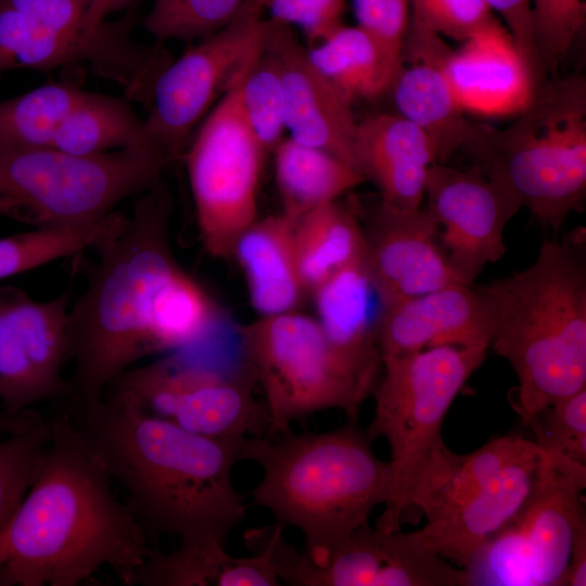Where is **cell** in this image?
<instances>
[{"label": "cell", "instance_id": "obj_1", "mask_svg": "<svg viewBox=\"0 0 586 586\" xmlns=\"http://www.w3.org/2000/svg\"><path fill=\"white\" fill-rule=\"evenodd\" d=\"M173 196L166 182L136 195L123 227L97 246L84 293L67 316V399L100 400L141 359L204 339L220 309L176 262L168 242Z\"/></svg>", "mask_w": 586, "mask_h": 586}, {"label": "cell", "instance_id": "obj_2", "mask_svg": "<svg viewBox=\"0 0 586 586\" xmlns=\"http://www.w3.org/2000/svg\"><path fill=\"white\" fill-rule=\"evenodd\" d=\"M36 477L0 534L9 586H76L110 566L124 585L152 549L101 460L62 408Z\"/></svg>", "mask_w": 586, "mask_h": 586}, {"label": "cell", "instance_id": "obj_3", "mask_svg": "<svg viewBox=\"0 0 586 586\" xmlns=\"http://www.w3.org/2000/svg\"><path fill=\"white\" fill-rule=\"evenodd\" d=\"M63 400L149 536L224 543L243 522L246 507L231 475L242 437L201 436L104 397L91 404Z\"/></svg>", "mask_w": 586, "mask_h": 586}, {"label": "cell", "instance_id": "obj_4", "mask_svg": "<svg viewBox=\"0 0 586 586\" xmlns=\"http://www.w3.org/2000/svg\"><path fill=\"white\" fill-rule=\"evenodd\" d=\"M492 321L491 345L513 368L512 408L524 423L586 387V231L545 240L535 262L479 286Z\"/></svg>", "mask_w": 586, "mask_h": 586}, {"label": "cell", "instance_id": "obj_5", "mask_svg": "<svg viewBox=\"0 0 586 586\" xmlns=\"http://www.w3.org/2000/svg\"><path fill=\"white\" fill-rule=\"evenodd\" d=\"M245 436L238 461L260 466L263 479L252 489V505L271 512L276 523L294 526L306 540V553L321 564L361 525L391 492L387 461L372 450L356 420L320 433Z\"/></svg>", "mask_w": 586, "mask_h": 586}, {"label": "cell", "instance_id": "obj_6", "mask_svg": "<svg viewBox=\"0 0 586 586\" xmlns=\"http://www.w3.org/2000/svg\"><path fill=\"white\" fill-rule=\"evenodd\" d=\"M507 128L471 122L461 146L471 167L510 191L556 233L586 199V79L555 75L536 85Z\"/></svg>", "mask_w": 586, "mask_h": 586}, {"label": "cell", "instance_id": "obj_7", "mask_svg": "<svg viewBox=\"0 0 586 586\" xmlns=\"http://www.w3.org/2000/svg\"><path fill=\"white\" fill-rule=\"evenodd\" d=\"M485 356V348L441 345L382 360L366 431L388 444L391 492L375 527L397 531L411 515L415 492L449 450L442 436L445 416Z\"/></svg>", "mask_w": 586, "mask_h": 586}, {"label": "cell", "instance_id": "obj_8", "mask_svg": "<svg viewBox=\"0 0 586 586\" xmlns=\"http://www.w3.org/2000/svg\"><path fill=\"white\" fill-rule=\"evenodd\" d=\"M168 165L155 148L76 155L0 146V215L35 228L92 222L162 180Z\"/></svg>", "mask_w": 586, "mask_h": 586}, {"label": "cell", "instance_id": "obj_9", "mask_svg": "<svg viewBox=\"0 0 586 586\" xmlns=\"http://www.w3.org/2000/svg\"><path fill=\"white\" fill-rule=\"evenodd\" d=\"M92 0H0V73L17 68L49 72L87 64L148 109L158 74L173 60L161 47L131 39L130 11L98 29L87 23Z\"/></svg>", "mask_w": 586, "mask_h": 586}, {"label": "cell", "instance_id": "obj_10", "mask_svg": "<svg viewBox=\"0 0 586 586\" xmlns=\"http://www.w3.org/2000/svg\"><path fill=\"white\" fill-rule=\"evenodd\" d=\"M540 449L523 506L461 568L467 586H564L575 539L586 530V466Z\"/></svg>", "mask_w": 586, "mask_h": 586}, {"label": "cell", "instance_id": "obj_11", "mask_svg": "<svg viewBox=\"0 0 586 586\" xmlns=\"http://www.w3.org/2000/svg\"><path fill=\"white\" fill-rule=\"evenodd\" d=\"M247 367L265 394L268 436L324 409L356 420L372 394L342 362L317 319L295 310L264 316L239 329Z\"/></svg>", "mask_w": 586, "mask_h": 586}, {"label": "cell", "instance_id": "obj_12", "mask_svg": "<svg viewBox=\"0 0 586 586\" xmlns=\"http://www.w3.org/2000/svg\"><path fill=\"white\" fill-rule=\"evenodd\" d=\"M241 78L206 114L182 155L201 242L221 259L232 256L239 237L257 219L266 154L241 109Z\"/></svg>", "mask_w": 586, "mask_h": 586}, {"label": "cell", "instance_id": "obj_13", "mask_svg": "<svg viewBox=\"0 0 586 586\" xmlns=\"http://www.w3.org/2000/svg\"><path fill=\"white\" fill-rule=\"evenodd\" d=\"M254 382L250 369L228 375L170 356L124 371L102 397L209 438L268 436L269 416L253 396Z\"/></svg>", "mask_w": 586, "mask_h": 586}, {"label": "cell", "instance_id": "obj_14", "mask_svg": "<svg viewBox=\"0 0 586 586\" xmlns=\"http://www.w3.org/2000/svg\"><path fill=\"white\" fill-rule=\"evenodd\" d=\"M246 0L225 27L200 39L156 77L144 129L170 164L182 158L195 129L260 51L268 18Z\"/></svg>", "mask_w": 586, "mask_h": 586}, {"label": "cell", "instance_id": "obj_15", "mask_svg": "<svg viewBox=\"0 0 586 586\" xmlns=\"http://www.w3.org/2000/svg\"><path fill=\"white\" fill-rule=\"evenodd\" d=\"M277 576L294 586H467L466 574L412 532L359 526L326 562L315 564L281 533L268 542Z\"/></svg>", "mask_w": 586, "mask_h": 586}, {"label": "cell", "instance_id": "obj_16", "mask_svg": "<svg viewBox=\"0 0 586 586\" xmlns=\"http://www.w3.org/2000/svg\"><path fill=\"white\" fill-rule=\"evenodd\" d=\"M68 290L37 301L25 291L0 285V402L17 417L36 403L64 399L69 383L67 361Z\"/></svg>", "mask_w": 586, "mask_h": 586}, {"label": "cell", "instance_id": "obj_17", "mask_svg": "<svg viewBox=\"0 0 586 586\" xmlns=\"http://www.w3.org/2000/svg\"><path fill=\"white\" fill-rule=\"evenodd\" d=\"M424 195L426 208L444 227L440 242L453 271L472 285L486 264L505 254V228L521 202L475 168L445 164L429 168Z\"/></svg>", "mask_w": 586, "mask_h": 586}, {"label": "cell", "instance_id": "obj_18", "mask_svg": "<svg viewBox=\"0 0 586 586\" xmlns=\"http://www.w3.org/2000/svg\"><path fill=\"white\" fill-rule=\"evenodd\" d=\"M264 47L281 74L289 137L358 169L353 100L313 64L291 26L269 17Z\"/></svg>", "mask_w": 586, "mask_h": 586}, {"label": "cell", "instance_id": "obj_19", "mask_svg": "<svg viewBox=\"0 0 586 586\" xmlns=\"http://www.w3.org/2000/svg\"><path fill=\"white\" fill-rule=\"evenodd\" d=\"M364 233L365 262L379 305L462 283L447 260L440 225L428 208L399 211L380 203Z\"/></svg>", "mask_w": 586, "mask_h": 586}, {"label": "cell", "instance_id": "obj_20", "mask_svg": "<svg viewBox=\"0 0 586 586\" xmlns=\"http://www.w3.org/2000/svg\"><path fill=\"white\" fill-rule=\"evenodd\" d=\"M492 321L480 288L453 284L379 305L375 340L381 360L441 345H491Z\"/></svg>", "mask_w": 586, "mask_h": 586}, {"label": "cell", "instance_id": "obj_21", "mask_svg": "<svg viewBox=\"0 0 586 586\" xmlns=\"http://www.w3.org/2000/svg\"><path fill=\"white\" fill-rule=\"evenodd\" d=\"M451 49L442 37L410 17L402 65L388 91L397 114L431 140L437 164L463 145L471 122L464 116L445 71Z\"/></svg>", "mask_w": 586, "mask_h": 586}, {"label": "cell", "instance_id": "obj_22", "mask_svg": "<svg viewBox=\"0 0 586 586\" xmlns=\"http://www.w3.org/2000/svg\"><path fill=\"white\" fill-rule=\"evenodd\" d=\"M445 71L464 112L513 115L528 103L535 85L513 38L496 18L450 51Z\"/></svg>", "mask_w": 586, "mask_h": 586}, {"label": "cell", "instance_id": "obj_23", "mask_svg": "<svg viewBox=\"0 0 586 586\" xmlns=\"http://www.w3.org/2000/svg\"><path fill=\"white\" fill-rule=\"evenodd\" d=\"M537 448L502 469L488 484L445 515L413 531L423 546L463 568L520 510L540 467Z\"/></svg>", "mask_w": 586, "mask_h": 586}, {"label": "cell", "instance_id": "obj_24", "mask_svg": "<svg viewBox=\"0 0 586 586\" xmlns=\"http://www.w3.org/2000/svg\"><path fill=\"white\" fill-rule=\"evenodd\" d=\"M355 155L381 203L399 211L421 207L429 168L436 153L428 136L398 114H374L358 122Z\"/></svg>", "mask_w": 586, "mask_h": 586}, {"label": "cell", "instance_id": "obj_25", "mask_svg": "<svg viewBox=\"0 0 586 586\" xmlns=\"http://www.w3.org/2000/svg\"><path fill=\"white\" fill-rule=\"evenodd\" d=\"M317 320L336 356L373 393L382 372L375 340L377 297L365 257L327 278L313 292ZM379 310V309H378Z\"/></svg>", "mask_w": 586, "mask_h": 586}, {"label": "cell", "instance_id": "obj_26", "mask_svg": "<svg viewBox=\"0 0 586 586\" xmlns=\"http://www.w3.org/2000/svg\"><path fill=\"white\" fill-rule=\"evenodd\" d=\"M253 555L232 557L215 539L181 542L164 553L152 549L127 585L141 586H275L280 585L269 551L251 546Z\"/></svg>", "mask_w": 586, "mask_h": 586}, {"label": "cell", "instance_id": "obj_27", "mask_svg": "<svg viewBox=\"0 0 586 586\" xmlns=\"http://www.w3.org/2000/svg\"><path fill=\"white\" fill-rule=\"evenodd\" d=\"M295 222L283 213L256 219L235 242L232 256L262 317L295 310L305 292L295 256Z\"/></svg>", "mask_w": 586, "mask_h": 586}, {"label": "cell", "instance_id": "obj_28", "mask_svg": "<svg viewBox=\"0 0 586 586\" xmlns=\"http://www.w3.org/2000/svg\"><path fill=\"white\" fill-rule=\"evenodd\" d=\"M537 448L521 435L496 437L479 449L458 455L450 449L415 492L412 511L426 521L438 519L488 484L502 469Z\"/></svg>", "mask_w": 586, "mask_h": 586}, {"label": "cell", "instance_id": "obj_29", "mask_svg": "<svg viewBox=\"0 0 586 586\" xmlns=\"http://www.w3.org/2000/svg\"><path fill=\"white\" fill-rule=\"evenodd\" d=\"M272 154L282 213L295 221L311 209L336 201L366 180L357 168L335 155L289 136L279 142Z\"/></svg>", "mask_w": 586, "mask_h": 586}, {"label": "cell", "instance_id": "obj_30", "mask_svg": "<svg viewBox=\"0 0 586 586\" xmlns=\"http://www.w3.org/2000/svg\"><path fill=\"white\" fill-rule=\"evenodd\" d=\"M294 247L304 290L313 292L339 269L364 258L366 240L355 213L334 201L295 222Z\"/></svg>", "mask_w": 586, "mask_h": 586}, {"label": "cell", "instance_id": "obj_31", "mask_svg": "<svg viewBox=\"0 0 586 586\" xmlns=\"http://www.w3.org/2000/svg\"><path fill=\"white\" fill-rule=\"evenodd\" d=\"M50 148L76 155L130 148L157 149L127 98L89 91L62 123Z\"/></svg>", "mask_w": 586, "mask_h": 586}, {"label": "cell", "instance_id": "obj_32", "mask_svg": "<svg viewBox=\"0 0 586 586\" xmlns=\"http://www.w3.org/2000/svg\"><path fill=\"white\" fill-rule=\"evenodd\" d=\"M307 53L313 64L353 101L388 91L398 73L358 26L342 25L309 46Z\"/></svg>", "mask_w": 586, "mask_h": 586}, {"label": "cell", "instance_id": "obj_33", "mask_svg": "<svg viewBox=\"0 0 586 586\" xmlns=\"http://www.w3.org/2000/svg\"><path fill=\"white\" fill-rule=\"evenodd\" d=\"M127 215L112 212L84 225L34 230L0 238V281L53 260L94 250L115 234Z\"/></svg>", "mask_w": 586, "mask_h": 586}, {"label": "cell", "instance_id": "obj_34", "mask_svg": "<svg viewBox=\"0 0 586 586\" xmlns=\"http://www.w3.org/2000/svg\"><path fill=\"white\" fill-rule=\"evenodd\" d=\"M87 91L68 82L41 86L0 102V146L50 148Z\"/></svg>", "mask_w": 586, "mask_h": 586}, {"label": "cell", "instance_id": "obj_35", "mask_svg": "<svg viewBox=\"0 0 586 586\" xmlns=\"http://www.w3.org/2000/svg\"><path fill=\"white\" fill-rule=\"evenodd\" d=\"M239 93L250 128L265 153H272L286 131L285 95L279 67L264 43L243 74Z\"/></svg>", "mask_w": 586, "mask_h": 586}, {"label": "cell", "instance_id": "obj_36", "mask_svg": "<svg viewBox=\"0 0 586 586\" xmlns=\"http://www.w3.org/2000/svg\"><path fill=\"white\" fill-rule=\"evenodd\" d=\"M246 0H154L143 20L158 41L203 39L228 25Z\"/></svg>", "mask_w": 586, "mask_h": 586}, {"label": "cell", "instance_id": "obj_37", "mask_svg": "<svg viewBox=\"0 0 586 586\" xmlns=\"http://www.w3.org/2000/svg\"><path fill=\"white\" fill-rule=\"evenodd\" d=\"M50 437L51 422L42 418L0 442V534L30 488Z\"/></svg>", "mask_w": 586, "mask_h": 586}, {"label": "cell", "instance_id": "obj_38", "mask_svg": "<svg viewBox=\"0 0 586 586\" xmlns=\"http://www.w3.org/2000/svg\"><path fill=\"white\" fill-rule=\"evenodd\" d=\"M533 39L545 78L561 63L585 31L586 0H531Z\"/></svg>", "mask_w": 586, "mask_h": 586}, {"label": "cell", "instance_id": "obj_39", "mask_svg": "<svg viewBox=\"0 0 586 586\" xmlns=\"http://www.w3.org/2000/svg\"><path fill=\"white\" fill-rule=\"evenodd\" d=\"M525 424L540 448L586 466V387L544 408Z\"/></svg>", "mask_w": 586, "mask_h": 586}, {"label": "cell", "instance_id": "obj_40", "mask_svg": "<svg viewBox=\"0 0 586 586\" xmlns=\"http://www.w3.org/2000/svg\"><path fill=\"white\" fill-rule=\"evenodd\" d=\"M357 25L397 72L410 25L408 0H353Z\"/></svg>", "mask_w": 586, "mask_h": 586}, {"label": "cell", "instance_id": "obj_41", "mask_svg": "<svg viewBox=\"0 0 586 586\" xmlns=\"http://www.w3.org/2000/svg\"><path fill=\"white\" fill-rule=\"evenodd\" d=\"M411 17L426 29L463 42L496 20L486 0H408Z\"/></svg>", "mask_w": 586, "mask_h": 586}, {"label": "cell", "instance_id": "obj_42", "mask_svg": "<svg viewBox=\"0 0 586 586\" xmlns=\"http://www.w3.org/2000/svg\"><path fill=\"white\" fill-rule=\"evenodd\" d=\"M270 13V18L297 26L314 46L343 24L345 0H254ZM308 46V47H309Z\"/></svg>", "mask_w": 586, "mask_h": 586}, {"label": "cell", "instance_id": "obj_43", "mask_svg": "<svg viewBox=\"0 0 586 586\" xmlns=\"http://www.w3.org/2000/svg\"><path fill=\"white\" fill-rule=\"evenodd\" d=\"M486 2L504 21L530 71L534 85L545 80L533 39L531 0H486Z\"/></svg>", "mask_w": 586, "mask_h": 586}, {"label": "cell", "instance_id": "obj_44", "mask_svg": "<svg viewBox=\"0 0 586 586\" xmlns=\"http://www.w3.org/2000/svg\"><path fill=\"white\" fill-rule=\"evenodd\" d=\"M586 585V530L582 531L574 543L564 586Z\"/></svg>", "mask_w": 586, "mask_h": 586}, {"label": "cell", "instance_id": "obj_45", "mask_svg": "<svg viewBox=\"0 0 586 586\" xmlns=\"http://www.w3.org/2000/svg\"><path fill=\"white\" fill-rule=\"evenodd\" d=\"M135 1L136 0H92L87 16L89 28L93 30L100 28L110 14L127 8Z\"/></svg>", "mask_w": 586, "mask_h": 586}, {"label": "cell", "instance_id": "obj_46", "mask_svg": "<svg viewBox=\"0 0 586 586\" xmlns=\"http://www.w3.org/2000/svg\"><path fill=\"white\" fill-rule=\"evenodd\" d=\"M42 417L34 409H27L17 417L7 415L0 408V434H16L36 424Z\"/></svg>", "mask_w": 586, "mask_h": 586}, {"label": "cell", "instance_id": "obj_47", "mask_svg": "<svg viewBox=\"0 0 586 586\" xmlns=\"http://www.w3.org/2000/svg\"><path fill=\"white\" fill-rule=\"evenodd\" d=\"M0 586H9L8 579H7V573L5 569L2 564H0Z\"/></svg>", "mask_w": 586, "mask_h": 586}]
</instances>
